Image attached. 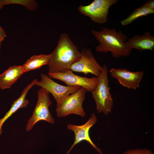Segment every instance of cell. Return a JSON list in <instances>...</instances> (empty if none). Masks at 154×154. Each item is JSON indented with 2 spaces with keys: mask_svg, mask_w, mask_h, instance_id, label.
<instances>
[{
  "mask_svg": "<svg viewBox=\"0 0 154 154\" xmlns=\"http://www.w3.org/2000/svg\"><path fill=\"white\" fill-rule=\"evenodd\" d=\"M48 65V72H63L70 70L71 66L81 56L80 52L66 33H62L57 44L50 53Z\"/></svg>",
  "mask_w": 154,
  "mask_h": 154,
  "instance_id": "cell-1",
  "label": "cell"
},
{
  "mask_svg": "<svg viewBox=\"0 0 154 154\" xmlns=\"http://www.w3.org/2000/svg\"><path fill=\"white\" fill-rule=\"evenodd\" d=\"M91 32L99 43L96 47V52L105 53L110 52L116 58L127 57L130 54L132 50L125 44L127 37L121 31L103 27L99 31L92 30Z\"/></svg>",
  "mask_w": 154,
  "mask_h": 154,
  "instance_id": "cell-2",
  "label": "cell"
},
{
  "mask_svg": "<svg viewBox=\"0 0 154 154\" xmlns=\"http://www.w3.org/2000/svg\"><path fill=\"white\" fill-rule=\"evenodd\" d=\"M103 67L102 72L97 77V86L91 92L96 104V109L97 113L102 112L104 115L107 116L111 113L114 103L110 91L108 68L105 64Z\"/></svg>",
  "mask_w": 154,
  "mask_h": 154,
  "instance_id": "cell-3",
  "label": "cell"
},
{
  "mask_svg": "<svg viewBox=\"0 0 154 154\" xmlns=\"http://www.w3.org/2000/svg\"><path fill=\"white\" fill-rule=\"evenodd\" d=\"M37 94L36 105L26 126V130L27 132L31 130L35 125L40 121H46L52 124L55 123L54 119L49 110V107L52 104L49 96V93L41 88L38 90Z\"/></svg>",
  "mask_w": 154,
  "mask_h": 154,
  "instance_id": "cell-4",
  "label": "cell"
},
{
  "mask_svg": "<svg viewBox=\"0 0 154 154\" xmlns=\"http://www.w3.org/2000/svg\"><path fill=\"white\" fill-rule=\"evenodd\" d=\"M81 87L74 92L68 95L59 105L56 106V111L59 117L75 114L84 117L86 115L83 108V103L87 92Z\"/></svg>",
  "mask_w": 154,
  "mask_h": 154,
  "instance_id": "cell-5",
  "label": "cell"
},
{
  "mask_svg": "<svg viewBox=\"0 0 154 154\" xmlns=\"http://www.w3.org/2000/svg\"><path fill=\"white\" fill-rule=\"evenodd\" d=\"M118 0H94L87 5H81L78 7L81 13L89 17L93 22L100 24L106 23L110 7Z\"/></svg>",
  "mask_w": 154,
  "mask_h": 154,
  "instance_id": "cell-6",
  "label": "cell"
},
{
  "mask_svg": "<svg viewBox=\"0 0 154 154\" xmlns=\"http://www.w3.org/2000/svg\"><path fill=\"white\" fill-rule=\"evenodd\" d=\"M48 75L51 78L62 81L67 86L83 87L89 92L94 91L98 84L97 77L88 78L78 76L74 74L70 70L63 72H48Z\"/></svg>",
  "mask_w": 154,
  "mask_h": 154,
  "instance_id": "cell-7",
  "label": "cell"
},
{
  "mask_svg": "<svg viewBox=\"0 0 154 154\" xmlns=\"http://www.w3.org/2000/svg\"><path fill=\"white\" fill-rule=\"evenodd\" d=\"M41 80L37 81L35 85L40 87L52 94L56 106L59 105L68 95L74 92L81 87L64 86L55 82L49 76L41 73Z\"/></svg>",
  "mask_w": 154,
  "mask_h": 154,
  "instance_id": "cell-8",
  "label": "cell"
},
{
  "mask_svg": "<svg viewBox=\"0 0 154 154\" xmlns=\"http://www.w3.org/2000/svg\"><path fill=\"white\" fill-rule=\"evenodd\" d=\"M79 59L71 66L72 72H81L87 75L91 73L98 76L102 72L103 67L97 61L90 48L85 47L81 51Z\"/></svg>",
  "mask_w": 154,
  "mask_h": 154,
  "instance_id": "cell-9",
  "label": "cell"
},
{
  "mask_svg": "<svg viewBox=\"0 0 154 154\" xmlns=\"http://www.w3.org/2000/svg\"><path fill=\"white\" fill-rule=\"evenodd\" d=\"M97 120L96 116L93 113L88 121L83 125H77L71 124H67V129L74 132L75 140L73 144L66 152V154H69L76 145L84 140L86 141L91 145L99 154H102L101 149L94 144L89 135V131L90 128L96 123Z\"/></svg>",
  "mask_w": 154,
  "mask_h": 154,
  "instance_id": "cell-10",
  "label": "cell"
},
{
  "mask_svg": "<svg viewBox=\"0 0 154 154\" xmlns=\"http://www.w3.org/2000/svg\"><path fill=\"white\" fill-rule=\"evenodd\" d=\"M111 76L119 84L129 89L135 90L139 87L143 76V71L131 72L126 69L113 68L110 71Z\"/></svg>",
  "mask_w": 154,
  "mask_h": 154,
  "instance_id": "cell-11",
  "label": "cell"
},
{
  "mask_svg": "<svg viewBox=\"0 0 154 154\" xmlns=\"http://www.w3.org/2000/svg\"><path fill=\"white\" fill-rule=\"evenodd\" d=\"M126 46L129 49H135L140 52L147 50L153 51L154 48V35L149 31H145L142 35H136L129 38L125 42Z\"/></svg>",
  "mask_w": 154,
  "mask_h": 154,
  "instance_id": "cell-12",
  "label": "cell"
},
{
  "mask_svg": "<svg viewBox=\"0 0 154 154\" xmlns=\"http://www.w3.org/2000/svg\"><path fill=\"white\" fill-rule=\"evenodd\" d=\"M37 81V79H34L24 88L20 96L13 101L9 110L4 116L0 119V135L3 132L2 127L4 122L19 109L26 108L29 102L26 98V95L30 90L35 85Z\"/></svg>",
  "mask_w": 154,
  "mask_h": 154,
  "instance_id": "cell-13",
  "label": "cell"
},
{
  "mask_svg": "<svg viewBox=\"0 0 154 154\" xmlns=\"http://www.w3.org/2000/svg\"><path fill=\"white\" fill-rule=\"evenodd\" d=\"M24 73L22 65L9 67L0 74V88L9 89L12 85Z\"/></svg>",
  "mask_w": 154,
  "mask_h": 154,
  "instance_id": "cell-14",
  "label": "cell"
},
{
  "mask_svg": "<svg viewBox=\"0 0 154 154\" xmlns=\"http://www.w3.org/2000/svg\"><path fill=\"white\" fill-rule=\"evenodd\" d=\"M51 56L50 54L32 56L22 65L24 72L38 69L43 66L48 65Z\"/></svg>",
  "mask_w": 154,
  "mask_h": 154,
  "instance_id": "cell-15",
  "label": "cell"
},
{
  "mask_svg": "<svg viewBox=\"0 0 154 154\" xmlns=\"http://www.w3.org/2000/svg\"><path fill=\"white\" fill-rule=\"evenodd\" d=\"M154 11L147 7L145 4L134 10L126 18L121 22L123 26L130 24L138 18L146 16L150 14H153Z\"/></svg>",
  "mask_w": 154,
  "mask_h": 154,
  "instance_id": "cell-16",
  "label": "cell"
},
{
  "mask_svg": "<svg viewBox=\"0 0 154 154\" xmlns=\"http://www.w3.org/2000/svg\"><path fill=\"white\" fill-rule=\"evenodd\" d=\"M4 5L13 4H17L25 6L27 9L31 10H36L38 4L34 0H4Z\"/></svg>",
  "mask_w": 154,
  "mask_h": 154,
  "instance_id": "cell-17",
  "label": "cell"
},
{
  "mask_svg": "<svg viewBox=\"0 0 154 154\" xmlns=\"http://www.w3.org/2000/svg\"><path fill=\"white\" fill-rule=\"evenodd\" d=\"M122 154H154L150 149L146 148L144 149H128Z\"/></svg>",
  "mask_w": 154,
  "mask_h": 154,
  "instance_id": "cell-18",
  "label": "cell"
},
{
  "mask_svg": "<svg viewBox=\"0 0 154 154\" xmlns=\"http://www.w3.org/2000/svg\"><path fill=\"white\" fill-rule=\"evenodd\" d=\"M145 4L149 8L154 11V0H149Z\"/></svg>",
  "mask_w": 154,
  "mask_h": 154,
  "instance_id": "cell-19",
  "label": "cell"
},
{
  "mask_svg": "<svg viewBox=\"0 0 154 154\" xmlns=\"http://www.w3.org/2000/svg\"><path fill=\"white\" fill-rule=\"evenodd\" d=\"M6 36L5 31L0 26V42H1Z\"/></svg>",
  "mask_w": 154,
  "mask_h": 154,
  "instance_id": "cell-20",
  "label": "cell"
},
{
  "mask_svg": "<svg viewBox=\"0 0 154 154\" xmlns=\"http://www.w3.org/2000/svg\"><path fill=\"white\" fill-rule=\"evenodd\" d=\"M4 5L3 0H0V9H2Z\"/></svg>",
  "mask_w": 154,
  "mask_h": 154,
  "instance_id": "cell-21",
  "label": "cell"
},
{
  "mask_svg": "<svg viewBox=\"0 0 154 154\" xmlns=\"http://www.w3.org/2000/svg\"><path fill=\"white\" fill-rule=\"evenodd\" d=\"M1 42H0V49L1 48Z\"/></svg>",
  "mask_w": 154,
  "mask_h": 154,
  "instance_id": "cell-22",
  "label": "cell"
}]
</instances>
